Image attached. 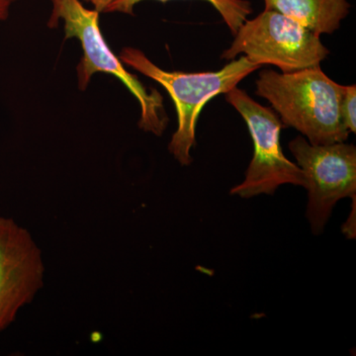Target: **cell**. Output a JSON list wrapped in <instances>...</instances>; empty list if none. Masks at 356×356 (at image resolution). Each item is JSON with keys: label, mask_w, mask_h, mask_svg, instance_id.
Segmentation results:
<instances>
[{"label": "cell", "mask_w": 356, "mask_h": 356, "mask_svg": "<svg viewBox=\"0 0 356 356\" xmlns=\"http://www.w3.org/2000/svg\"><path fill=\"white\" fill-rule=\"evenodd\" d=\"M255 86V95L269 102L284 127L299 131L310 144L348 139L341 114L344 86L330 79L320 65L286 74L262 70Z\"/></svg>", "instance_id": "cell-1"}, {"label": "cell", "mask_w": 356, "mask_h": 356, "mask_svg": "<svg viewBox=\"0 0 356 356\" xmlns=\"http://www.w3.org/2000/svg\"><path fill=\"white\" fill-rule=\"evenodd\" d=\"M119 58L123 64L161 84L175 103L177 114V129L168 144V151L181 165L193 161L192 147L196 145V124L206 104L219 95L232 89L261 69L245 56L232 60L217 72H168L154 65L139 49L124 48Z\"/></svg>", "instance_id": "cell-2"}, {"label": "cell", "mask_w": 356, "mask_h": 356, "mask_svg": "<svg viewBox=\"0 0 356 356\" xmlns=\"http://www.w3.org/2000/svg\"><path fill=\"white\" fill-rule=\"evenodd\" d=\"M53 10L48 21L50 28L64 23L65 39L81 42L83 55L77 65V79L81 90H86L91 77L97 72L111 74L125 84L140 107L139 127L145 132L161 137L168 127V118L163 97L156 89L147 91L137 76L124 67L103 38L99 27V13L88 9L79 0H51Z\"/></svg>", "instance_id": "cell-3"}, {"label": "cell", "mask_w": 356, "mask_h": 356, "mask_svg": "<svg viewBox=\"0 0 356 356\" xmlns=\"http://www.w3.org/2000/svg\"><path fill=\"white\" fill-rule=\"evenodd\" d=\"M243 55L259 65H275L282 72L317 67L330 55L321 36L277 11L264 9L238 28L222 60Z\"/></svg>", "instance_id": "cell-4"}, {"label": "cell", "mask_w": 356, "mask_h": 356, "mask_svg": "<svg viewBox=\"0 0 356 356\" xmlns=\"http://www.w3.org/2000/svg\"><path fill=\"white\" fill-rule=\"evenodd\" d=\"M225 99L243 117L254 142V156L245 180L231 189L232 195L242 198L261 194L273 195L283 184L305 188V177L301 168L283 154L280 133L285 127L275 111L262 106L238 86L227 92Z\"/></svg>", "instance_id": "cell-5"}, {"label": "cell", "mask_w": 356, "mask_h": 356, "mask_svg": "<svg viewBox=\"0 0 356 356\" xmlns=\"http://www.w3.org/2000/svg\"><path fill=\"white\" fill-rule=\"evenodd\" d=\"M289 149L305 177L312 232L320 235L337 202L356 198V147L346 142L316 146L298 136L289 143Z\"/></svg>", "instance_id": "cell-6"}, {"label": "cell", "mask_w": 356, "mask_h": 356, "mask_svg": "<svg viewBox=\"0 0 356 356\" xmlns=\"http://www.w3.org/2000/svg\"><path fill=\"white\" fill-rule=\"evenodd\" d=\"M41 248L27 229L0 217V332L44 286Z\"/></svg>", "instance_id": "cell-7"}, {"label": "cell", "mask_w": 356, "mask_h": 356, "mask_svg": "<svg viewBox=\"0 0 356 356\" xmlns=\"http://www.w3.org/2000/svg\"><path fill=\"white\" fill-rule=\"evenodd\" d=\"M264 9L277 11L315 34H334L350 14L348 0H264Z\"/></svg>", "instance_id": "cell-8"}, {"label": "cell", "mask_w": 356, "mask_h": 356, "mask_svg": "<svg viewBox=\"0 0 356 356\" xmlns=\"http://www.w3.org/2000/svg\"><path fill=\"white\" fill-rule=\"evenodd\" d=\"M145 0H116L107 9L106 13H119L133 15L134 8L137 4ZM165 2L170 0H156ZM208 2L219 13L228 26L229 31L235 36L238 28L243 24L248 16L254 13L252 2L250 0H202Z\"/></svg>", "instance_id": "cell-9"}, {"label": "cell", "mask_w": 356, "mask_h": 356, "mask_svg": "<svg viewBox=\"0 0 356 356\" xmlns=\"http://www.w3.org/2000/svg\"><path fill=\"white\" fill-rule=\"evenodd\" d=\"M341 118L348 132H356V86H344L341 104Z\"/></svg>", "instance_id": "cell-10"}, {"label": "cell", "mask_w": 356, "mask_h": 356, "mask_svg": "<svg viewBox=\"0 0 356 356\" xmlns=\"http://www.w3.org/2000/svg\"><path fill=\"white\" fill-rule=\"evenodd\" d=\"M355 202L356 199H353V211L348 221L343 225V231L344 235L348 236V238H355Z\"/></svg>", "instance_id": "cell-11"}, {"label": "cell", "mask_w": 356, "mask_h": 356, "mask_svg": "<svg viewBox=\"0 0 356 356\" xmlns=\"http://www.w3.org/2000/svg\"><path fill=\"white\" fill-rule=\"evenodd\" d=\"M14 1L15 0H0V22L6 21L9 17Z\"/></svg>", "instance_id": "cell-12"}, {"label": "cell", "mask_w": 356, "mask_h": 356, "mask_svg": "<svg viewBox=\"0 0 356 356\" xmlns=\"http://www.w3.org/2000/svg\"><path fill=\"white\" fill-rule=\"evenodd\" d=\"M86 1L90 2L93 7H95V10L102 13H106L108 7L116 0H86Z\"/></svg>", "instance_id": "cell-13"}]
</instances>
